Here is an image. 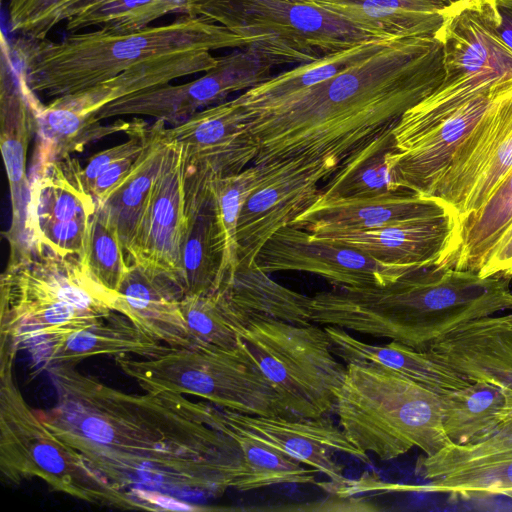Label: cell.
<instances>
[{"mask_svg": "<svg viewBox=\"0 0 512 512\" xmlns=\"http://www.w3.org/2000/svg\"><path fill=\"white\" fill-rule=\"evenodd\" d=\"M223 48H245V41L220 24L184 14L135 31L101 27L59 41L21 36L11 51L30 89L57 98L86 91L152 58Z\"/></svg>", "mask_w": 512, "mask_h": 512, "instance_id": "277c9868", "label": "cell"}, {"mask_svg": "<svg viewBox=\"0 0 512 512\" xmlns=\"http://www.w3.org/2000/svg\"><path fill=\"white\" fill-rule=\"evenodd\" d=\"M114 360L146 392L193 395L254 416L300 417L265 377L241 338L230 350L208 344L169 346L155 357L122 355Z\"/></svg>", "mask_w": 512, "mask_h": 512, "instance_id": "9c48e42d", "label": "cell"}, {"mask_svg": "<svg viewBox=\"0 0 512 512\" xmlns=\"http://www.w3.org/2000/svg\"><path fill=\"white\" fill-rule=\"evenodd\" d=\"M111 1L113 0H77L67 9L65 21L73 16L99 9Z\"/></svg>", "mask_w": 512, "mask_h": 512, "instance_id": "c3c4849f", "label": "cell"}, {"mask_svg": "<svg viewBox=\"0 0 512 512\" xmlns=\"http://www.w3.org/2000/svg\"><path fill=\"white\" fill-rule=\"evenodd\" d=\"M84 263L96 280L116 292L130 265L118 230L97 205L90 224Z\"/></svg>", "mask_w": 512, "mask_h": 512, "instance_id": "60d3db41", "label": "cell"}, {"mask_svg": "<svg viewBox=\"0 0 512 512\" xmlns=\"http://www.w3.org/2000/svg\"><path fill=\"white\" fill-rule=\"evenodd\" d=\"M447 214L452 213L439 200L400 189L375 197L317 200L291 225L307 231L318 228L369 230L396 222Z\"/></svg>", "mask_w": 512, "mask_h": 512, "instance_id": "d4e9b609", "label": "cell"}, {"mask_svg": "<svg viewBox=\"0 0 512 512\" xmlns=\"http://www.w3.org/2000/svg\"><path fill=\"white\" fill-rule=\"evenodd\" d=\"M512 310L510 278L446 266L414 270L386 286L336 287L311 297V321L423 350L468 321Z\"/></svg>", "mask_w": 512, "mask_h": 512, "instance_id": "3957f363", "label": "cell"}, {"mask_svg": "<svg viewBox=\"0 0 512 512\" xmlns=\"http://www.w3.org/2000/svg\"><path fill=\"white\" fill-rule=\"evenodd\" d=\"M291 1H294V2H296V0H291Z\"/></svg>", "mask_w": 512, "mask_h": 512, "instance_id": "f907efd6", "label": "cell"}, {"mask_svg": "<svg viewBox=\"0 0 512 512\" xmlns=\"http://www.w3.org/2000/svg\"><path fill=\"white\" fill-rule=\"evenodd\" d=\"M210 422L231 436L238 444L243 470L238 490L247 491L276 484L316 483L314 468L286 455L255 435L223 420L215 405L207 402Z\"/></svg>", "mask_w": 512, "mask_h": 512, "instance_id": "d590c367", "label": "cell"}, {"mask_svg": "<svg viewBox=\"0 0 512 512\" xmlns=\"http://www.w3.org/2000/svg\"><path fill=\"white\" fill-rule=\"evenodd\" d=\"M225 421L255 435L293 459L314 468L336 487L346 488L343 467L332 459L333 452L349 454L368 463L367 453L359 450L345 436L340 426L323 415L316 418L254 416L215 405Z\"/></svg>", "mask_w": 512, "mask_h": 512, "instance_id": "ffe728a7", "label": "cell"}, {"mask_svg": "<svg viewBox=\"0 0 512 512\" xmlns=\"http://www.w3.org/2000/svg\"><path fill=\"white\" fill-rule=\"evenodd\" d=\"M512 222V168L485 204L458 227L451 255L439 266L478 273Z\"/></svg>", "mask_w": 512, "mask_h": 512, "instance_id": "e575fe53", "label": "cell"}, {"mask_svg": "<svg viewBox=\"0 0 512 512\" xmlns=\"http://www.w3.org/2000/svg\"><path fill=\"white\" fill-rule=\"evenodd\" d=\"M499 21L494 0H458L446 8L436 33L442 45L443 80L393 126L397 150L469 101L512 84V48L499 33Z\"/></svg>", "mask_w": 512, "mask_h": 512, "instance_id": "52a82bcc", "label": "cell"}, {"mask_svg": "<svg viewBox=\"0 0 512 512\" xmlns=\"http://www.w3.org/2000/svg\"><path fill=\"white\" fill-rule=\"evenodd\" d=\"M169 133L183 146L188 162L204 165L218 177L243 171L258 153L233 99L198 111Z\"/></svg>", "mask_w": 512, "mask_h": 512, "instance_id": "cb8c5ba5", "label": "cell"}, {"mask_svg": "<svg viewBox=\"0 0 512 512\" xmlns=\"http://www.w3.org/2000/svg\"><path fill=\"white\" fill-rule=\"evenodd\" d=\"M180 306L197 344L234 349L239 344L238 329L213 293L186 295Z\"/></svg>", "mask_w": 512, "mask_h": 512, "instance_id": "b9f144b4", "label": "cell"}, {"mask_svg": "<svg viewBox=\"0 0 512 512\" xmlns=\"http://www.w3.org/2000/svg\"><path fill=\"white\" fill-rule=\"evenodd\" d=\"M266 166L263 179L244 203L239 216L238 266L255 263L264 244L319 199V182L337 170L323 162L302 160Z\"/></svg>", "mask_w": 512, "mask_h": 512, "instance_id": "2e32d148", "label": "cell"}, {"mask_svg": "<svg viewBox=\"0 0 512 512\" xmlns=\"http://www.w3.org/2000/svg\"><path fill=\"white\" fill-rule=\"evenodd\" d=\"M333 353L346 363L373 362L425 386L441 395L468 386L471 382L435 360L427 351L397 341L384 345L365 343L347 330L325 325Z\"/></svg>", "mask_w": 512, "mask_h": 512, "instance_id": "f1b7e54d", "label": "cell"}, {"mask_svg": "<svg viewBox=\"0 0 512 512\" xmlns=\"http://www.w3.org/2000/svg\"><path fill=\"white\" fill-rule=\"evenodd\" d=\"M217 62L218 57L208 50L173 53L141 62L86 91L67 96L88 113L96 115L115 100L169 84L181 77L207 72Z\"/></svg>", "mask_w": 512, "mask_h": 512, "instance_id": "1f68e13d", "label": "cell"}, {"mask_svg": "<svg viewBox=\"0 0 512 512\" xmlns=\"http://www.w3.org/2000/svg\"><path fill=\"white\" fill-rule=\"evenodd\" d=\"M335 412L347 439L380 460L414 447L431 456L449 444L440 395L385 366L349 362Z\"/></svg>", "mask_w": 512, "mask_h": 512, "instance_id": "8992f818", "label": "cell"}, {"mask_svg": "<svg viewBox=\"0 0 512 512\" xmlns=\"http://www.w3.org/2000/svg\"><path fill=\"white\" fill-rule=\"evenodd\" d=\"M15 354L1 352L0 472L18 484L38 478L53 490L79 500L120 509L152 510L130 492L98 475L83 457L57 437L25 401L13 377Z\"/></svg>", "mask_w": 512, "mask_h": 512, "instance_id": "ba28073f", "label": "cell"}, {"mask_svg": "<svg viewBox=\"0 0 512 512\" xmlns=\"http://www.w3.org/2000/svg\"><path fill=\"white\" fill-rule=\"evenodd\" d=\"M187 170L185 150L170 136L142 216L125 245L129 263L166 277L181 294Z\"/></svg>", "mask_w": 512, "mask_h": 512, "instance_id": "9a60e30c", "label": "cell"}, {"mask_svg": "<svg viewBox=\"0 0 512 512\" xmlns=\"http://www.w3.org/2000/svg\"><path fill=\"white\" fill-rule=\"evenodd\" d=\"M255 262L269 274L278 271L308 272L341 288L386 286L419 269L379 262L357 249L314 238L307 230L292 225L272 235L257 254Z\"/></svg>", "mask_w": 512, "mask_h": 512, "instance_id": "e0dca14e", "label": "cell"}, {"mask_svg": "<svg viewBox=\"0 0 512 512\" xmlns=\"http://www.w3.org/2000/svg\"><path fill=\"white\" fill-rule=\"evenodd\" d=\"M511 85L479 96L430 131L387 156L390 185L394 191L412 190L425 196L448 168L457 148L479 120Z\"/></svg>", "mask_w": 512, "mask_h": 512, "instance_id": "603a6c76", "label": "cell"}, {"mask_svg": "<svg viewBox=\"0 0 512 512\" xmlns=\"http://www.w3.org/2000/svg\"><path fill=\"white\" fill-rule=\"evenodd\" d=\"M77 0H9L11 31L24 37L44 40L62 21Z\"/></svg>", "mask_w": 512, "mask_h": 512, "instance_id": "7bdbcfd3", "label": "cell"}, {"mask_svg": "<svg viewBox=\"0 0 512 512\" xmlns=\"http://www.w3.org/2000/svg\"><path fill=\"white\" fill-rule=\"evenodd\" d=\"M512 168V87L501 93L457 148L429 197L459 224L480 209Z\"/></svg>", "mask_w": 512, "mask_h": 512, "instance_id": "7c38bea8", "label": "cell"}, {"mask_svg": "<svg viewBox=\"0 0 512 512\" xmlns=\"http://www.w3.org/2000/svg\"><path fill=\"white\" fill-rule=\"evenodd\" d=\"M380 38L436 35L454 0H296Z\"/></svg>", "mask_w": 512, "mask_h": 512, "instance_id": "83f0119b", "label": "cell"}, {"mask_svg": "<svg viewBox=\"0 0 512 512\" xmlns=\"http://www.w3.org/2000/svg\"><path fill=\"white\" fill-rule=\"evenodd\" d=\"M440 399L444 431L456 445L484 440L512 414L503 389L488 382H471Z\"/></svg>", "mask_w": 512, "mask_h": 512, "instance_id": "836d02e7", "label": "cell"}, {"mask_svg": "<svg viewBox=\"0 0 512 512\" xmlns=\"http://www.w3.org/2000/svg\"><path fill=\"white\" fill-rule=\"evenodd\" d=\"M47 370L58 402L38 413L115 488L174 497L238 488L240 448L211 424L206 401L173 392L125 393L71 365Z\"/></svg>", "mask_w": 512, "mask_h": 512, "instance_id": "6da1fadb", "label": "cell"}, {"mask_svg": "<svg viewBox=\"0 0 512 512\" xmlns=\"http://www.w3.org/2000/svg\"><path fill=\"white\" fill-rule=\"evenodd\" d=\"M415 471L427 484L414 490L462 499L498 495L512 499V414L478 443L449 444L419 457Z\"/></svg>", "mask_w": 512, "mask_h": 512, "instance_id": "ac0fdd59", "label": "cell"}, {"mask_svg": "<svg viewBox=\"0 0 512 512\" xmlns=\"http://www.w3.org/2000/svg\"><path fill=\"white\" fill-rule=\"evenodd\" d=\"M458 222L452 214L392 223L369 230L318 228L314 238L341 243L392 265H441L452 253Z\"/></svg>", "mask_w": 512, "mask_h": 512, "instance_id": "44dd1931", "label": "cell"}, {"mask_svg": "<svg viewBox=\"0 0 512 512\" xmlns=\"http://www.w3.org/2000/svg\"><path fill=\"white\" fill-rule=\"evenodd\" d=\"M168 347L147 336L124 315L114 313L101 323L71 334L33 360L36 366L48 369L57 365L75 366L99 355L155 357Z\"/></svg>", "mask_w": 512, "mask_h": 512, "instance_id": "f546056e", "label": "cell"}, {"mask_svg": "<svg viewBox=\"0 0 512 512\" xmlns=\"http://www.w3.org/2000/svg\"><path fill=\"white\" fill-rule=\"evenodd\" d=\"M0 288L1 350L26 349L32 359L110 318L118 299L82 259L37 244L10 254Z\"/></svg>", "mask_w": 512, "mask_h": 512, "instance_id": "5b68a950", "label": "cell"}, {"mask_svg": "<svg viewBox=\"0 0 512 512\" xmlns=\"http://www.w3.org/2000/svg\"><path fill=\"white\" fill-rule=\"evenodd\" d=\"M96 202L72 156L33 167L26 222L28 246H45L84 261Z\"/></svg>", "mask_w": 512, "mask_h": 512, "instance_id": "5bb4252c", "label": "cell"}, {"mask_svg": "<svg viewBox=\"0 0 512 512\" xmlns=\"http://www.w3.org/2000/svg\"><path fill=\"white\" fill-rule=\"evenodd\" d=\"M478 274L483 277H512V222Z\"/></svg>", "mask_w": 512, "mask_h": 512, "instance_id": "bcb514c9", "label": "cell"}, {"mask_svg": "<svg viewBox=\"0 0 512 512\" xmlns=\"http://www.w3.org/2000/svg\"><path fill=\"white\" fill-rule=\"evenodd\" d=\"M162 120L148 125L145 145L126 177L103 204H96L119 232L124 249L144 211L153 182L169 144Z\"/></svg>", "mask_w": 512, "mask_h": 512, "instance_id": "d6a6232c", "label": "cell"}, {"mask_svg": "<svg viewBox=\"0 0 512 512\" xmlns=\"http://www.w3.org/2000/svg\"><path fill=\"white\" fill-rule=\"evenodd\" d=\"M133 122L134 119H120L110 125H101L96 115L85 112L69 96L54 98L36 111L37 142L33 167L71 156L87 144L116 132L126 133Z\"/></svg>", "mask_w": 512, "mask_h": 512, "instance_id": "4dcf8cb0", "label": "cell"}, {"mask_svg": "<svg viewBox=\"0 0 512 512\" xmlns=\"http://www.w3.org/2000/svg\"><path fill=\"white\" fill-rule=\"evenodd\" d=\"M393 126L352 151L321 188L318 200L367 198L394 192L387 164L388 154L395 150Z\"/></svg>", "mask_w": 512, "mask_h": 512, "instance_id": "8d00e7d4", "label": "cell"}, {"mask_svg": "<svg viewBox=\"0 0 512 512\" xmlns=\"http://www.w3.org/2000/svg\"><path fill=\"white\" fill-rule=\"evenodd\" d=\"M147 129V122L140 118L134 119L132 127L126 132L129 140L102 150L89 159L83 167V177L89 190L92 183L111 165L140 154L146 141Z\"/></svg>", "mask_w": 512, "mask_h": 512, "instance_id": "ee69618b", "label": "cell"}, {"mask_svg": "<svg viewBox=\"0 0 512 512\" xmlns=\"http://www.w3.org/2000/svg\"><path fill=\"white\" fill-rule=\"evenodd\" d=\"M499 14V33L505 43L512 48V0H494Z\"/></svg>", "mask_w": 512, "mask_h": 512, "instance_id": "7dc6e473", "label": "cell"}, {"mask_svg": "<svg viewBox=\"0 0 512 512\" xmlns=\"http://www.w3.org/2000/svg\"><path fill=\"white\" fill-rule=\"evenodd\" d=\"M423 350L470 382L501 387L512 409V312L460 324Z\"/></svg>", "mask_w": 512, "mask_h": 512, "instance_id": "7402d4cb", "label": "cell"}, {"mask_svg": "<svg viewBox=\"0 0 512 512\" xmlns=\"http://www.w3.org/2000/svg\"><path fill=\"white\" fill-rule=\"evenodd\" d=\"M272 67L264 56L244 48L218 57L217 65L196 80L125 96L105 105L96 116L101 121L142 115L177 126L198 111L224 102L230 94L249 90L268 80Z\"/></svg>", "mask_w": 512, "mask_h": 512, "instance_id": "4fadbf2b", "label": "cell"}, {"mask_svg": "<svg viewBox=\"0 0 512 512\" xmlns=\"http://www.w3.org/2000/svg\"><path fill=\"white\" fill-rule=\"evenodd\" d=\"M171 13H185V0H113L103 7L69 18L66 31L100 26L120 31L146 28Z\"/></svg>", "mask_w": 512, "mask_h": 512, "instance_id": "ab89813d", "label": "cell"}, {"mask_svg": "<svg viewBox=\"0 0 512 512\" xmlns=\"http://www.w3.org/2000/svg\"><path fill=\"white\" fill-rule=\"evenodd\" d=\"M510 287H511V293H512V277L510 278Z\"/></svg>", "mask_w": 512, "mask_h": 512, "instance_id": "681fc988", "label": "cell"}, {"mask_svg": "<svg viewBox=\"0 0 512 512\" xmlns=\"http://www.w3.org/2000/svg\"><path fill=\"white\" fill-rule=\"evenodd\" d=\"M454 1H458V0H454Z\"/></svg>", "mask_w": 512, "mask_h": 512, "instance_id": "816d5d0a", "label": "cell"}, {"mask_svg": "<svg viewBox=\"0 0 512 512\" xmlns=\"http://www.w3.org/2000/svg\"><path fill=\"white\" fill-rule=\"evenodd\" d=\"M443 76L436 35L402 37L310 87L262 103L233 100L258 147L253 164L302 160L338 168L429 96Z\"/></svg>", "mask_w": 512, "mask_h": 512, "instance_id": "7a4b0ae2", "label": "cell"}, {"mask_svg": "<svg viewBox=\"0 0 512 512\" xmlns=\"http://www.w3.org/2000/svg\"><path fill=\"white\" fill-rule=\"evenodd\" d=\"M239 330L257 320L282 321L297 325L313 323L311 297L286 288L261 270L256 262L238 266L211 292Z\"/></svg>", "mask_w": 512, "mask_h": 512, "instance_id": "4316f807", "label": "cell"}, {"mask_svg": "<svg viewBox=\"0 0 512 512\" xmlns=\"http://www.w3.org/2000/svg\"><path fill=\"white\" fill-rule=\"evenodd\" d=\"M395 38L369 39L352 47L330 53L317 60L300 64L234 98L240 105L274 100L324 81L350 65L378 52Z\"/></svg>", "mask_w": 512, "mask_h": 512, "instance_id": "74e56055", "label": "cell"}, {"mask_svg": "<svg viewBox=\"0 0 512 512\" xmlns=\"http://www.w3.org/2000/svg\"><path fill=\"white\" fill-rule=\"evenodd\" d=\"M11 46L1 34V151L9 180L12 223L4 232L10 250L27 245L26 222L30 180L26 175L28 144L36 131V111L42 105L19 72Z\"/></svg>", "mask_w": 512, "mask_h": 512, "instance_id": "d6986e66", "label": "cell"}, {"mask_svg": "<svg viewBox=\"0 0 512 512\" xmlns=\"http://www.w3.org/2000/svg\"><path fill=\"white\" fill-rule=\"evenodd\" d=\"M145 145V144H144ZM141 153V152H140ZM139 156H132L111 165L107 168L90 186V192L96 204H103L117 187V185L126 177L133 163Z\"/></svg>", "mask_w": 512, "mask_h": 512, "instance_id": "f6af8a7d", "label": "cell"}, {"mask_svg": "<svg viewBox=\"0 0 512 512\" xmlns=\"http://www.w3.org/2000/svg\"><path fill=\"white\" fill-rule=\"evenodd\" d=\"M239 337L295 414L316 418L335 410L347 367L335 358L325 329L257 320L242 327Z\"/></svg>", "mask_w": 512, "mask_h": 512, "instance_id": "8fae6325", "label": "cell"}, {"mask_svg": "<svg viewBox=\"0 0 512 512\" xmlns=\"http://www.w3.org/2000/svg\"><path fill=\"white\" fill-rule=\"evenodd\" d=\"M187 15L226 27L273 66L304 64L369 39H384L291 0H185Z\"/></svg>", "mask_w": 512, "mask_h": 512, "instance_id": "30bf717a", "label": "cell"}, {"mask_svg": "<svg viewBox=\"0 0 512 512\" xmlns=\"http://www.w3.org/2000/svg\"><path fill=\"white\" fill-rule=\"evenodd\" d=\"M117 293L116 312L150 338L170 347L198 345L180 306L182 294L166 277L130 263Z\"/></svg>", "mask_w": 512, "mask_h": 512, "instance_id": "484cf974", "label": "cell"}, {"mask_svg": "<svg viewBox=\"0 0 512 512\" xmlns=\"http://www.w3.org/2000/svg\"><path fill=\"white\" fill-rule=\"evenodd\" d=\"M266 171V165L253 164L239 173L225 177L216 176L213 179L212 188L215 199L216 226L223 253L221 276L218 285L223 278L232 274L237 269V225L239 216L244 203L261 182Z\"/></svg>", "mask_w": 512, "mask_h": 512, "instance_id": "f35d334b", "label": "cell"}]
</instances>
